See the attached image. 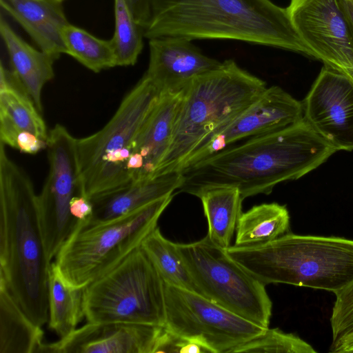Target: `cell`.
<instances>
[{"label": "cell", "instance_id": "cell-19", "mask_svg": "<svg viewBox=\"0 0 353 353\" xmlns=\"http://www.w3.org/2000/svg\"><path fill=\"white\" fill-rule=\"evenodd\" d=\"M1 8L30 35L39 50L54 61L67 50L62 30L70 23L56 0H0Z\"/></svg>", "mask_w": 353, "mask_h": 353}, {"label": "cell", "instance_id": "cell-20", "mask_svg": "<svg viewBox=\"0 0 353 353\" xmlns=\"http://www.w3.org/2000/svg\"><path fill=\"white\" fill-rule=\"evenodd\" d=\"M28 131L47 141L46 124L17 75L0 64V142L15 148L18 134Z\"/></svg>", "mask_w": 353, "mask_h": 353}, {"label": "cell", "instance_id": "cell-2", "mask_svg": "<svg viewBox=\"0 0 353 353\" xmlns=\"http://www.w3.org/2000/svg\"><path fill=\"white\" fill-rule=\"evenodd\" d=\"M0 142V283L29 319L48 321V261L38 195L26 172Z\"/></svg>", "mask_w": 353, "mask_h": 353}, {"label": "cell", "instance_id": "cell-10", "mask_svg": "<svg viewBox=\"0 0 353 353\" xmlns=\"http://www.w3.org/2000/svg\"><path fill=\"white\" fill-rule=\"evenodd\" d=\"M165 327L198 341L212 353H231L267 329L196 292L165 283Z\"/></svg>", "mask_w": 353, "mask_h": 353}, {"label": "cell", "instance_id": "cell-30", "mask_svg": "<svg viewBox=\"0 0 353 353\" xmlns=\"http://www.w3.org/2000/svg\"><path fill=\"white\" fill-rule=\"evenodd\" d=\"M335 297L330 317L332 342L353 331V281Z\"/></svg>", "mask_w": 353, "mask_h": 353}, {"label": "cell", "instance_id": "cell-9", "mask_svg": "<svg viewBox=\"0 0 353 353\" xmlns=\"http://www.w3.org/2000/svg\"><path fill=\"white\" fill-rule=\"evenodd\" d=\"M177 245L201 295L254 323L269 327L272 303L265 285L208 236Z\"/></svg>", "mask_w": 353, "mask_h": 353}, {"label": "cell", "instance_id": "cell-5", "mask_svg": "<svg viewBox=\"0 0 353 353\" xmlns=\"http://www.w3.org/2000/svg\"><path fill=\"white\" fill-rule=\"evenodd\" d=\"M267 88L232 59L194 79L183 90L171 144L153 177L178 171L201 140L249 108Z\"/></svg>", "mask_w": 353, "mask_h": 353}, {"label": "cell", "instance_id": "cell-21", "mask_svg": "<svg viewBox=\"0 0 353 353\" xmlns=\"http://www.w3.org/2000/svg\"><path fill=\"white\" fill-rule=\"evenodd\" d=\"M0 34L8 53L12 70L42 112L41 93L44 85L54 77V61L23 40L3 15L0 17Z\"/></svg>", "mask_w": 353, "mask_h": 353}, {"label": "cell", "instance_id": "cell-37", "mask_svg": "<svg viewBox=\"0 0 353 353\" xmlns=\"http://www.w3.org/2000/svg\"><path fill=\"white\" fill-rule=\"evenodd\" d=\"M56 1H59L61 3H62L64 0H56Z\"/></svg>", "mask_w": 353, "mask_h": 353}, {"label": "cell", "instance_id": "cell-24", "mask_svg": "<svg viewBox=\"0 0 353 353\" xmlns=\"http://www.w3.org/2000/svg\"><path fill=\"white\" fill-rule=\"evenodd\" d=\"M202 203L208 224L207 236L217 246L226 250L242 214L243 199L233 187H216L201 192Z\"/></svg>", "mask_w": 353, "mask_h": 353}, {"label": "cell", "instance_id": "cell-22", "mask_svg": "<svg viewBox=\"0 0 353 353\" xmlns=\"http://www.w3.org/2000/svg\"><path fill=\"white\" fill-rule=\"evenodd\" d=\"M84 288L72 284L55 263L48 273V327L59 339L73 332L85 317Z\"/></svg>", "mask_w": 353, "mask_h": 353}, {"label": "cell", "instance_id": "cell-13", "mask_svg": "<svg viewBox=\"0 0 353 353\" xmlns=\"http://www.w3.org/2000/svg\"><path fill=\"white\" fill-rule=\"evenodd\" d=\"M286 9L314 57L353 81V33L341 0H290Z\"/></svg>", "mask_w": 353, "mask_h": 353}, {"label": "cell", "instance_id": "cell-35", "mask_svg": "<svg viewBox=\"0 0 353 353\" xmlns=\"http://www.w3.org/2000/svg\"><path fill=\"white\" fill-rule=\"evenodd\" d=\"M330 352L353 353V331L332 342Z\"/></svg>", "mask_w": 353, "mask_h": 353}, {"label": "cell", "instance_id": "cell-3", "mask_svg": "<svg viewBox=\"0 0 353 353\" xmlns=\"http://www.w3.org/2000/svg\"><path fill=\"white\" fill-rule=\"evenodd\" d=\"M144 37L237 40L314 57L286 8L271 0H152Z\"/></svg>", "mask_w": 353, "mask_h": 353}, {"label": "cell", "instance_id": "cell-27", "mask_svg": "<svg viewBox=\"0 0 353 353\" xmlns=\"http://www.w3.org/2000/svg\"><path fill=\"white\" fill-rule=\"evenodd\" d=\"M67 54L94 72L117 66L112 39H99L68 23L62 30Z\"/></svg>", "mask_w": 353, "mask_h": 353}, {"label": "cell", "instance_id": "cell-6", "mask_svg": "<svg viewBox=\"0 0 353 353\" xmlns=\"http://www.w3.org/2000/svg\"><path fill=\"white\" fill-rule=\"evenodd\" d=\"M160 92L144 74L100 130L77 139L81 195L89 199L132 183L127 165Z\"/></svg>", "mask_w": 353, "mask_h": 353}, {"label": "cell", "instance_id": "cell-29", "mask_svg": "<svg viewBox=\"0 0 353 353\" xmlns=\"http://www.w3.org/2000/svg\"><path fill=\"white\" fill-rule=\"evenodd\" d=\"M315 353L314 347L291 333L279 328H267L263 333L235 347L231 353Z\"/></svg>", "mask_w": 353, "mask_h": 353}, {"label": "cell", "instance_id": "cell-1", "mask_svg": "<svg viewBox=\"0 0 353 353\" xmlns=\"http://www.w3.org/2000/svg\"><path fill=\"white\" fill-rule=\"evenodd\" d=\"M336 152L303 118L182 168L178 191L198 196L209 188L233 187L243 199L269 194L279 183L303 176Z\"/></svg>", "mask_w": 353, "mask_h": 353}, {"label": "cell", "instance_id": "cell-11", "mask_svg": "<svg viewBox=\"0 0 353 353\" xmlns=\"http://www.w3.org/2000/svg\"><path fill=\"white\" fill-rule=\"evenodd\" d=\"M77 141L60 124L50 130L47 140L49 170L38 195V210L46 256L50 262L79 221L70 211L72 199L81 195Z\"/></svg>", "mask_w": 353, "mask_h": 353}, {"label": "cell", "instance_id": "cell-31", "mask_svg": "<svg viewBox=\"0 0 353 353\" xmlns=\"http://www.w3.org/2000/svg\"><path fill=\"white\" fill-rule=\"evenodd\" d=\"M212 353L198 341L179 336L168 330L165 326L159 338L154 353Z\"/></svg>", "mask_w": 353, "mask_h": 353}, {"label": "cell", "instance_id": "cell-33", "mask_svg": "<svg viewBox=\"0 0 353 353\" xmlns=\"http://www.w3.org/2000/svg\"><path fill=\"white\" fill-rule=\"evenodd\" d=\"M136 21L145 30L152 17V0H125Z\"/></svg>", "mask_w": 353, "mask_h": 353}, {"label": "cell", "instance_id": "cell-26", "mask_svg": "<svg viewBox=\"0 0 353 353\" xmlns=\"http://www.w3.org/2000/svg\"><path fill=\"white\" fill-rule=\"evenodd\" d=\"M140 247L164 283L199 294L182 259L177 243L165 239L158 227L145 238Z\"/></svg>", "mask_w": 353, "mask_h": 353}, {"label": "cell", "instance_id": "cell-12", "mask_svg": "<svg viewBox=\"0 0 353 353\" xmlns=\"http://www.w3.org/2000/svg\"><path fill=\"white\" fill-rule=\"evenodd\" d=\"M303 118L302 102L279 86L267 88L249 108L201 140L185 157L179 170L239 141L282 130Z\"/></svg>", "mask_w": 353, "mask_h": 353}, {"label": "cell", "instance_id": "cell-8", "mask_svg": "<svg viewBox=\"0 0 353 353\" xmlns=\"http://www.w3.org/2000/svg\"><path fill=\"white\" fill-rule=\"evenodd\" d=\"M83 296L89 323L165 326V283L141 247L88 285Z\"/></svg>", "mask_w": 353, "mask_h": 353}, {"label": "cell", "instance_id": "cell-7", "mask_svg": "<svg viewBox=\"0 0 353 353\" xmlns=\"http://www.w3.org/2000/svg\"><path fill=\"white\" fill-rule=\"evenodd\" d=\"M170 194L117 219L92 226L79 221L55 256L63 275L85 288L141 246L171 202Z\"/></svg>", "mask_w": 353, "mask_h": 353}, {"label": "cell", "instance_id": "cell-15", "mask_svg": "<svg viewBox=\"0 0 353 353\" xmlns=\"http://www.w3.org/2000/svg\"><path fill=\"white\" fill-rule=\"evenodd\" d=\"M164 326L119 322L89 323L41 353H154Z\"/></svg>", "mask_w": 353, "mask_h": 353}, {"label": "cell", "instance_id": "cell-34", "mask_svg": "<svg viewBox=\"0 0 353 353\" xmlns=\"http://www.w3.org/2000/svg\"><path fill=\"white\" fill-rule=\"evenodd\" d=\"M71 215L79 221L87 220L92 214L93 205L90 199L83 195L74 196L70 203Z\"/></svg>", "mask_w": 353, "mask_h": 353}, {"label": "cell", "instance_id": "cell-17", "mask_svg": "<svg viewBox=\"0 0 353 353\" xmlns=\"http://www.w3.org/2000/svg\"><path fill=\"white\" fill-rule=\"evenodd\" d=\"M183 90L161 93L141 128L127 165L132 183L153 177L167 153Z\"/></svg>", "mask_w": 353, "mask_h": 353}, {"label": "cell", "instance_id": "cell-4", "mask_svg": "<svg viewBox=\"0 0 353 353\" xmlns=\"http://www.w3.org/2000/svg\"><path fill=\"white\" fill-rule=\"evenodd\" d=\"M228 255L264 285L285 283L334 294L353 281V240L288 232L262 244L230 246Z\"/></svg>", "mask_w": 353, "mask_h": 353}, {"label": "cell", "instance_id": "cell-14", "mask_svg": "<svg viewBox=\"0 0 353 353\" xmlns=\"http://www.w3.org/2000/svg\"><path fill=\"white\" fill-rule=\"evenodd\" d=\"M303 119L339 150H353V81L326 65L302 102Z\"/></svg>", "mask_w": 353, "mask_h": 353}, {"label": "cell", "instance_id": "cell-16", "mask_svg": "<svg viewBox=\"0 0 353 353\" xmlns=\"http://www.w3.org/2000/svg\"><path fill=\"white\" fill-rule=\"evenodd\" d=\"M149 50V64L145 75L160 93L181 92L194 79L221 64L203 54L192 40L184 37L150 39Z\"/></svg>", "mask_w": 353, "mask_h": 353}, {"label": "cell", "instance_id": "cell-36", "mask_svg": "<svg viewBox=\"0 0 353 353\" xmlns=\"http://www.w3.org/2000/svg\"><path fill=\"white\" fill-rule=\"evenodd\" d=\"M353 33V0H341Z\"/></svg>", "mask_w": 353, "mask_h": 353}, {"label": "cell", "instance_id": "cell-28", "mask_svg": "<svg viewBox=\"0 0 353 353\" xmlns=\"http://www.w3.org/2000/svg\"><path fill=\"white\" fill-rule=\"evenodd\" d=\"M114 32L111 39L117 66L134 65L143 47L144 29L136 21L125 0H114Z\"/></svg>", "mask_w": 353, "mask_h": 353}, {"label": "cell", "instance_id": "cell-25", "mask_svg": "<svg viewBox=\"0 0 353 353\" xmlns=\"http://www.w3.org/2000/svg\"><path fill=\"white\" fill-rule=\"evenodd\" d=\"M290 214L285 205L263 203L242 212L236 228V246L273 241L289 232Z\"/></svg>", "mask_w": 353, "mask_h": 353}, {"label": "cell", "instance_id": "cell-18", "mask_svg": "<svg viewBox=\"0 0 353 353\" xmlns=\"http://www.w3.org/2000/svg\"><path fill=\"white\" fill-rule=\"evenodd\" d=\"M182 183L179 171H174L139 181L124 188L91 199L92 215L79 221L92 226L112 221L178 190Z\"/></svg>", "mask_w": 353, "mask_h": 353}, {"label": "cell", "instance_id": "cell-32", "mask_svg": "<svg viewBox=\"0 0 353 353\" xmlns=\"http://www.w3.org/2000/svg\"><path fill=\"white\" fill-rule=\"evenodd\" d=\"M47 148V141L28 131H21L17 136L15 149L21 152L34 154Z\"/></svg>", "mask_w": 353, "mask_h": 353}, {"label": "cell", "instance_id": "cell-23", "mask_svg": "<svg viewBox=\"0 0 353 353\" xmlns=\"http://www.w3.org/2000/svg\"><path fill=\"white\" fill-rule=\"evenodd\" d=\"M41 327L34 323L0 283V353H41Z\"/></svg>", "mask_w": 353, "mask_h": 353}]
</instances>
